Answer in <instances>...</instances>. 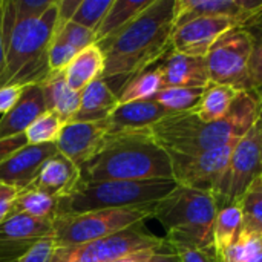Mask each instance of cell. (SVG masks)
Returning <instances> with one entry per match:
<instances>
[{
    "instance_id": "cell-1",
    "label": "cell",
    "mask_w": 262,
    "mask_h": 262,
    "mask_svg": "<svg viewBox=\"0 0 262 262\" xmlns=\"http://www.w3.org/2000/svg\"><path fill=\"white\" fill-rule=\"evenodd\" d=\"M175 0H154L106 46L101 80L118 97L124 86L172 51Z\"/></svg>"
},
{
    "instance_id": "cell-2",
    "label": "cell",
    "mask_w": 262,
    "mask_h": 262,
    "mask_svg": "<svg viewBox=\"0 0 262 262\" xmlns=\"http://www.w3.org/2000/svg\"><path fill=\"white\" fill-rule=\"evenodd\" d=\"M258 91H243L230 112L213 123H203L192 112L175 114L149 127L167 155H200L243 138L258 121Z\"/></svg>"
},
{
    "instance_id": "cell-3",
    "label": "cell",
    "mask_w": 262,
    "mask_h": 262,
    "mask_svg": "<svg viewBox=\"0 0 262 262\" xmlns=\"http://www.w3.org/2000/svg\"><path fill=\"white\" fill-rule=\"evenodd\" d=\"M80 175L81 183L173 180L170 158L149 129L107 134Z\"/></svg>"
},
{
    "instance_id": "cell-4",
    "label": "cell",
    "mask_w": 262,
    "mask_h": 262,
    "mask_svg": "<svg viewBox=\"0 0 262 262\" xmlns=\"http://www.w3.org/2000/svg\"><path fill=\"white\" fill-rule=\"evenodd\" d=\"M218 204L212 192L177 186L157 203L154 216L166 230L164 239L172 250L212 246V227Z\"/></svg>"
},
{
    "instance_id": "cell-5",
    "label": "cell",
    "mask_w": 262,
    "mask_h": 262,
    "mask_svg": "<svg viewBox=\"0 0 262 262\" xmlns=\"http://www.w3.org/2000/svg\"><path fill=\"white\" fill-rule=\"evenodd\" d=\"M57 0L38 18L15 25L8 46L0 88L9 84H41L51 74L48 52L57 32Z\"/></svg>"
},
{
    "instance_id": "cell-6",
    "label": "cell",
    "mask_w": 262,
    "mask_h": 262,
    "mask_svg": "<svg viewBox=\"0 0 262 262\" xmlns=\"http://www.w3.org/2000/svg\"><path fill=\"white\" fill-rule=\"evenodd\" d=\"M173 180L150 181H98L81 183L58 201V216L80 215L95 210L152 206L177 189Z\"/></svg>"
},
{
    "instance_id": "cell-7",
    "label": "cell",
    "mask_w": 262,
    "mask_h": 262,
    "mask_svg": "<svg viewBox=\"0 0 262 262\" xmlns=\"http://www.w3.org/2000/svg\"><path fill=\"white\" fill-rule=\"evenodd\" d=\"M157 204L95 210L80 215L60 216L54 221V243L57 249L81 246L123 232L154 216Z\"/></svg>"
},
{
    "instance_id": "cell-8",
    "label": "cell",
    "mask_w": 262,
    "mask_h": 262,
    "mask_svg": "<svg viewBox=\"0 0 262 262\" xmlns=\"http://www.w3.org/2000/svg\"><path fill=\"white\" fill-rule=\"evenodd\" d=\"M166 239L154 235L146 223H138L115 235L81 246L55 249L51 262H114L141 250H160Z\"/></svg>"
},
{
    "instance_id": "cell-9",
    "label": "cell",
    "mask_w": 262,
    "mask_h": 262,
    "mask_svg": "<svg viewBox=\"0 0 262 262\" xmlns=\"http://www.w3.org/2000/svg\"><path fill=\"white\" fill-rule=\"evenodd\" d=\"M253 51L252 34L236 28L224 34L206 55L210 83L249 91V69Z\"/></svg>"
},
{
    "instance_id": "cell-10",
    "label": "cell",
    "mask_w": 262,
    "mask_h": 262,
    "mask_svg": "<svg viewBox=\"0 0 262 262\" xmlns=\"http://www.w3.org/2000/svg\"><path fill=\"white\" fill-rule=\"evenodd\" d=\"M262 173V155L256 124L235 144L229 164L216 186L213 196L218 210L238 203L247 187Z\"/></svg>"
},
{
    "instance_id": "cell-11",
    "label": "cell",
    "mask_w": 262,
    "mask_h": 262,
    "mask_svg": "<svg viewBox=\"0 0 262 262\" xmlns=\"http://www.w3.org/2000/svg\"><path fill=\"white\" fill-rule=\"evenodd\" d=\"M239 140V138H238ZM238 140L200 155H169L178 186L215 192Z\"/></svg>"
},
{
    "instance_id": "cell-12",
    "label": "cell",
    "mask_w": 262,
    "mask_h": 262,
    "mask_svg": "<svg viewBox=\"0 0 262 262\" xmlns=\"http://www.w3.org/2000/svg\"><path fill=\"white\" fill-rule=\"evenodd\" d=\"M236 28H239V23L232 17H196L173 29L172 51L192 57H206L224 34Z\"/></svg>"
},
{
    "instance_id": "cell-13",
    "label": "cell",
    "mask_w": 262,
    "mask_h": 262,
    "mask_svg": "<svg viewBox=\"0 0 262 262\" xmlns=\"http://www.w3.org/2000/svg\"><path fill=\"white\" fill-rule=\"evenodd\" d=\"M46 238H54V221L11 212L0 224V262L18 261Z\"/></svg>"
},
{
    "instance_id": "cell-14",
    "label": "cell",
    "mask_w": 262,
    "mask_h": 262,
    "mask_svg": "<svg viewBox=\"0 0 262 262\" xmlns=\"http://www.w3.org/2000/svg\"><path fill=\"white\" fill-rule=\"evenodd\" d=\"M109 134L107 121L80 123L69 121L63 126L55 147L57 152L81 169L100 150L106 135Z\"/></svg>"
},
{
    "instance_id": "cell-15",
    "label": "cell",
    "mask_w": 262,
    "mask_h": 262,
    "mask_svg": "<svg viewBox=\"0 0 262 262\" xmlns=\"http://www.w3.org/2000/svg\"><path fill=\"white\" fill-rule=\"evenodd\" d=\"M57 154L55 144L25 146L0 161V184L18 192L28 189L37 178L41 166Z\"/></svg>"
},
{
    "instance_id": "cell-16",
    "label": "cell",
    "mask_w": 262,
    "mask_h": 262,
    "mask_svg": "<svg viewBox=\"0 0 262 262\" xmlns=\"http://www.w3.org/2000/svg\"><path fill=\"white\" fill-rule=\"evenodd\" d=\"M158 68L164 88H207L210 84L206 57L170 51Z\"/></svg>"
},
{
    "instance_id": "cell-17",
    "label": "cell",
    "mask_w": 262,
    "mask_h": 262,
    "mask_svg": "<svg viewBox=\"0 0 262 262\" xmlns=\"http://www.w3.org/2000/svg\"><path fill=\"white\" fill-rule=\"evenodd\" d=\"M46 112L40 84L26 86L17 104L0 117V141L25 135L26 129Z\"/></svg>"
},
{
    "instance_id": "cell-18",
    "label": "cell",
    "mask_w": 262,
    "mask_h": 262,
    "mask_svg": "<svg viewBox=\"0 0 262 262\" xmlns=\"http://www.w3.org/2000/svg\"><path fill=\"white\" fill-rule=\"evenodd\" d=\"M169 115L170 114L155 100L120 103L107 120L109 134L144 130Z\"/></svg>"
},
{
    "instance_id": "cell-19",
    "label": "cell",
    "mask_w": 262,
    "mask_h": 262,
    "mask_svg": "<svg viewBox=\"0 0 262 262\" xmlns=\"http://www.w3.org/2000/svg\"><path fill=\"white\" fill-rule=\"evenodd\" d=\"M80 169L57 152L41 166L35 181L31 186L61 200L68 196L80 184Z\"/></svg>"
},
{
    "instance_id": "cell-20",
    "label": "cell",
    "mask_w": 262,
    "mask_h": 262,
    "mask_svg": "<svg viewBox=\"0 0 262 262\" xmlns=\"http://www.w3.org/2000/svg\"><path fill=\"white\" fill-rule=\"evenodd\" d=\"M173 15L175 28L196 17L207 15H226L236 18L239 28H244L249 21V12L244 0H175Z\"/></svg>"
},
{
    "instance_id": "cell-21",
    "label": "cell",
    "mask_w": 262,
    "mask_h": 262,
    "mask_svg": "<svg viewBox=\"0 0 262 262\" xmlns=\"http://www.w3.org/2000/svg\"><path fill=\"white\" fill-rule=\"evenodd\" d=\"M118 104H120L118 97L112 92V89L107 86L104 80L98 78L81 91L80 109L72 121H80V123L107 121Z\"/></svg>"
},
{
    "instance_id": "cell-22",
    "label": "cell",
    "mask_w": 262,
    "mask_h": 262,
    "mask_svg": "<svg viewBox=\"0 0 262 262\" xmlns=\"http://www.w3.org/2000/svg\"><path fill=\"white\" fill-rule=\"evenodd\" d=\"M40 86L43 91L46 111L55 114L64 123L72 121L80 109L81 92L69 88L63 72H51Z\"/></svg>"
},
{
    "instance_id": "cell-23",
    "label": "cell",
    "mask_w": 262,
    "mask_h": 262,
    "mask_svg": "<svg viewBox=\"0 0 262 262\" xmlns=\"http://www.w3.org/2000/svg\"><path fill=\"white\" fill-rule=\"evenodd\" d=\"M154 0H114L111 9L95 32V45L104 51L111 40L120 34Z\"/></svg>"
},
{
    "instance_id": "cell-24",
    "label": "cell",
    "mask_w": 262,
    "mask_h": 262,
    "mask_svg": "<svg viewBox=\"0 0 262 262\" xmlns=\"http://www.w3.org/2000/svg\"><path fill=\"white\" fill-rule=\"evenodd\" d=\"M103 71L104 52L100 49V46L92 45L75 55V58L63 71V75L69 88L81 92L92 81L101 78Z\"/></svg>"
},
{
    "instance_id": "cell-25",
    "label": "cell",
    "mask_w": 262,
    "mask_h": 262,
    "mask_svg": "<svg viewBox=\"0 0 262 262\" xmlns=\"http://www.w3.org/2000/svg\"><path fill=\"white\" fill-rule=\"evenodd\" d=\"M241 92L243 91L233 86L210 83L204 89L203 97L198 106L192 111V114H195V117L200 118L203 123L218 121L230 112L233 103L236 101Z\"/></svg>"
},
{
    "instance_id": "cell-26",
    "label": "cell",
    "mask_w": 262,
    "mask_h": 262,
    "mask_svg": "<svg viewBox=\"0 0 262 262\" xmlns=\"http://www.w3.org/2000/svg\"><path fill=\"white\" fill-rule=\"evenodd\" d=\"M243 229V209L241 203H233L218 210L212 227V247L216 255H221L235 243Z\"/></svg>"
},
{
    "instance_id": "cell-27",
    "label": "cell",
    "mask_w": 262,
    "mask_h": 262,
    "mask_svg": "<svg viewBox=\"0 0 262 262\" xmlns=\"http://www.w3.org/2000/svg\"><path fill=\"white\" fill-rule=\"evenodd\" d=\"M58 198L49 195L48 192L29 186L15 196L12 212L26 213L37 220L55 221L58 216Z\"/></svg>"
},
{
    "instance_id": "cell-28",
    "label": "cell",
    "mask_w": 262,
    "mask_h": 262,
    "mask_svg": "<svg viewBox=\"0 0 262 262\" xmlns=\"http://www.w3.org/2000/svg\"><path fill=\"white\" fill-rule=\"evenodd\" d=\"M164 88L161 71L158 66L150 68L140 75L134 77L124 89L118 95L120 103H132V101H144L154 100V97Z\"/></svg>"
},
{
    "instance_id": "cell-29",
    "label": "cell",
    "mask_w": 262,
    "mask_h": 262,
    "mask_svg": "<svg viewBox=\"0 0 262 262\" xmlns=\"http://www.w3.org/2000/svg\"><path fill=\"white\" fill-rule=\"evenodd\" d=\"M206 88H163L154 100L160 103L170 115L192 112Z\"/></svg>"
},
{
    "instance_id": "cell-30",
    "label": "cell",
    "mask_w": 262,
    "mask_h": 262,
    "mask_svg": "<svg viewBox=\"0 0 262 262\" xmlns=\"http://www.w3.org/2000/svg\"><path fill=\"white\" fill-rule=\"evenodd\" d=\"M243 209V229L262 232V173L247 187L239 200Z\"/></svg>"
},
{
    "instance_id": "cell-31",
    "label": "cell",
    "mask_w": 262,
    "mask_h": 262,
    "mask_svg": "<svg viewBox=\"0 0 262 262\" xmlns=\"http://www.w3.org/2000/svg\"><path fill=\"white\" fill-rule=\"evenodd\" d=\"M66 123L52 112H45L40 115L25 132V140L28 146L40 144H55L63 126Z\"/></svg>"
},
{
    "instance_id": "cell-32",
    "label": "cell",
    "mask_w": 262,
    "mask_h": 262,
    "mask_svg": "<svg viewBox=\"0 0 262 262\" xmlns=\"http://www.w3.org/2000/svg\"><path fill=\"white\" fill-rule=\"evenodd\" d=\"M262 253V232L241 230L235 243L221 255V262H246Z\"/></svg>"
},
{
    "instance_id": "cell-33",
    "label": "cell",
    "mask_w": 262,
    "mask_h": 262,
    "mask_svg": "<svg viewBox=\"0 0 262 262\" xmlns=\"http://www.w3.org/2000/svg\"><path fill=\"white\" fill-rule=\"evenodd\" d=\"M114 0H81L74 18L71 21L89 29L91 32H97L101 21L104 20L107 11L111 9Z\"/></svg>"
},
{
    "instance_id": "cell-34",
    "label": "cell",
    "mask_w": 262,
    "mask_h": 262,
    "mask_svg": "<svg viewBox=\"0 0 262 262\" xmlns=\"http://www.w3.org/2000/svg\"><path fill=\"white\" fill-rule=\"evenodd\" d=\"M253 38V51L249 69V91L262 88V21L247 29Z\"/></svg>"
},
{
    "instance_id": "cell-35",
    "label": "cell",
    "mask_w": 262,
    "mask_h": 262,
    "mask_svg": "<svg viewBox=\"0 0 262 262\" xmlns=\"http://www.w3.org/2000/svg\"><path fill=\"white\" fill-rule=\"evenodd\" d=\"M54 37L66 41L71 46H74L78 52L95 45V34L91 32L89 29L77 25V23H74V21H69L66 25L57 28V32Z\"/></svg>"
},
{
    "instance_id": "cell-36",
    "label": "cell",
    "mask_w": 262,
    "mask_h": 262,
    "mask_svg": "<svg viewBox=\"0 0 262 262\" xmlns=\"http://www.w3.org/2000/svg\"><path fill=\"white\" fill-rule=\"evenodd\" d=\"M77 54H78V51L74 46L54 37L52 43L49 46V52H48L49 71L51 72H63L69 66V63L75 58Z\"/></svg>"
},
{
    "instance_id": "cell-37",
    "label": "cell",
    "mask_w": 262,
    "mask_h": 262,
    "mask_svg": "<svg viewBox=\"0 0 262 262\" xmlns=\"http://www.w3.org/2000/svg\"><path fill=\"white\" fill-rule=\"evenodd\" d=\"M55 0H11L15 14V25L41 17Z\"/></svg>"
},
{
    "instance_id": "cell-38",
    "label": "cell",
    "mask_w": 262,
    "mask_h": 262,
    "mask_svg": "<svg viewBox=\"0 0 262 262\" xmlns=\"http://www.w3.org/2000/svg\"><path fill=\"white\" fill-rule=\"evenodd\" d=\"M55 243L54 238H46L35 244L28 253H25L18 261L15 262H51L54 252H55Z\"/></svg>"
},
{
    "instance_id": "cell-39",
    "label": "cell",
    "mask_w": 262,
    "mask_h": 262,
    "mask_svg": "<svg viewBox=\"0 0 262 262\" xmlns=\"http://www.w3.org/2000/svg\"><path fill=\"white\" fill-rule=\"evenodd\" d=\"M173 252L178 253L181 262H221L212 246L203 249H178Z\"/></svg>"
},
{
    "instance_id": "cell-40",
    "label": "cell",
    "mask_w": 262,
    "mask_h": 262,
    "mask_svg": "<svg viewBox=\"0 0 262 262\" xmlns=\"http://www.w3.org/2000/svg\"><path fill=\"white\" fill-rule=\"evenodd\" d=\"M23 91H25V86H20V84H9V86L0 88V115H5L17 104Z\"/></svg>"
},
{
    "instance_id": "cell-41",
    "label": "cell",
    "mask_w": 262,
    "mask_h": 262,
    "mask_svg": "<svg viewBox=\"0 0 262 262\" xmlns=\"http://www.w3.org/2000/svg\"><path fill=\"white\" fill-rule=\"evenodd\" d=\"M80 3L81 0H57V21H58L57 28L69 23L74 18Z\"/></svg>"
},
{
    "instance_id": "cell-42",
    "label": "cell",
    "mask_w": 262,
    "mask_h": 262,
    "mask_svg": "<svg viewBox=\"0 0 262 262\" xmlns=\"http://www.w3.org/2000/svg\"><path fill=\"white\" fill-rule=\"evenodd\" d=\"M17 195H18V190L8 187L5 184H0V224L11 215Z\"/></svg>"
},
{
    "instance_id": "cell-43",
    "label": "cell",
    "mask_w": 262,
    "mask_h": 262,
    "mask_svg": "<svg viewBox=\"0 0 262 262\" xmlns=\"http://www.w3.org/2000/svg\"><path fill=\"white\" fill-rule=\"evenodd\" d=\"M25 146H28L26 140H25V135L9 138V140H2L0 141V161H3L5 158H8L9 155H12L14 152L20 150Z\"/></svg>"
},
{
    "instance_id": "cell-44",
    "label": "cell",
    "mask_w": 262,
    "mask_h": 262,
    "mask_svg": "<svg viewBox=\"0 0 262 262\" xmlns=\"http://www.w3.org/2000/svg\"><path fill=\"white\" fill-rule=\"evenodd\" d=\"M149 262H181V259H180L178 253H175L166 241V246L163 249L157 250Z\"/></svg>"
},
{
    "instance_id": "cell-45",
    "label": "cell",
    "mask_w": 262,
    "mask_h": 262,
    "mask_svg": "<svg viewBox=\"0 0 262 262\" xmlns=\"http://www.w3.org/2000/svg\"><path fill=\"white\" fill-rule=\"evenodd\" d=\"M155 252L157 250H141V252L126 255V256H123L120 259H115L114 262H149Z\"/></svg>"
},
{
    "instance_id": "cell-46",
    "label": "cell",
    "mask_w": 262,
    "mask_h": 262,
    "mask_svg": "<svg viewBox=\"0 0 262 262\" xmlns=\"http://www.w3.org/2000/svg\"><path fill=\"white\" fill-rule=\"evenodd\" d=\"M5 60H6V48L3 41V0H0V75L5 69Z\"/></svg>"
},
{
    "instance_id": "cell-47",
    "label": "cell",
    "mask_w": 262,
    "mask_h": 262,
    "mask_svg": "<svg viewBox=\"0 0 262 262\" xmlns=\"http://www.w3.org/2000/svg\"><path fill=\"white\" fill-rule=\"evenodd\" d=\"M259 94V114H258V121H256V129L259 134V141H261V155H262V88L258 89Z\"/></svg>"
},
{
    "instance_id": "cell-48",
    "label": "cell",
    "mask_w": 262,
    "mask_h": 262,
    "mask_svg": "<svg viewBox=\"0 0 262 262\" xmlns=\"http://www.w3.org/2000/svg\"><path fill=\"white\" fill-rule=\"evenodd\" d=\"M246 262H262V253L256 255V256H253V258H250L249 261H246Z\"/></svg>"
}]
</instances>
